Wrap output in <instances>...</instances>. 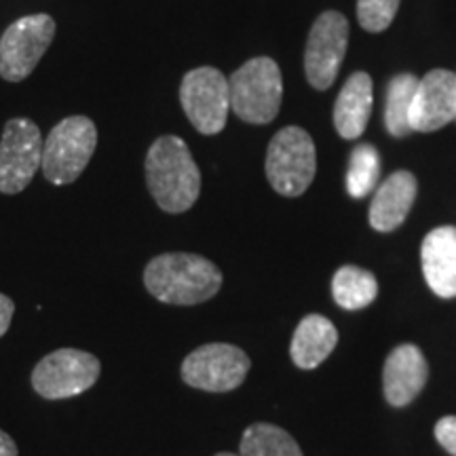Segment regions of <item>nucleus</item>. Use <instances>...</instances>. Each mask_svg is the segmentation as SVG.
Instances as JSON below:
<instances>
[{"instance_id":"obj_1","label":"nucleus","mask_w":456,"mask_h":456,"mask_svg":"<svg viewBox=\"0 0 456 456\" xmlns=\"http://www.w3.org/2000/svg\"><path fill=\"white\" fill-rule=\"evenodd\" d=\"M146 184L163 212L184 214L201 192V171L178 135H163L146 155Z\"/></svg>"},{"instance_id":"obj_2","label":"nucleus","mask_w":456,"mask_h":456,"mask_svg":"<svg viewBox=\"0 0 456 456\" xmlns=\"http://www.w3.org/2000/svg\"><path fill=\"white\" fill-rule=\"evenodd\" d=\"M146 289L165 305L192 306L214 298L222 273L212 260L197 254L171 252L152 258L144 269Z\"/></svg>"},{"instance_id":"obj_3","label":"nucleus","mask_w":456,"mask_h":456,"mask_svg":"<svg viewBox=\"0 0 456 456\" xmlns=\"http://www.w3.org/2000/svg\"><path fill=\"white\" fill-rule=\"evenodd\" d=\"M231 110L245 123L266 125L279 114L283 100V78L277 61L254 57L228 78Z\"/></svg>"},{"instance_id":"obj_4","label":"nucleus","mask_w":456,"mask_h":456,"mask_svg":"<svg viewBox=\"0 0 456 456\" xmlns=\"http://www.w3.org/2000/svg\"><path fill=\"white\" fill-rule=\"evenodd\" d=\"M98 146V129L87 117H68L51 129L43 144L41 169L51 184H72L87 167Z\"/></svg>"},{"instance_id":"obj_5","label":"nucleus","mask_w":456,"mask_h":456,"mask_svg":"<svg viewBox=\"0 0 456 456\" xmlns=\"http://www.w3.org/2000/svg\"><path fill=\"white\" fill-rule=\"evenodd\" d=\"M266 178L279 195L298 197L311 186L317 171L315 144L300 127L277 131L266 151Z\"/></svg>"},{"instance_id":"obj_6","label":"nucleus","mask_w":456,"mask_h":456,"mask_svg":"<svg viewBox=\"0 0 456 456\" xmlns=\"http://www.w3.org/2000/svg\"><path fill=\"white\" fill-rule=\"evenodd\" d=\"M102 374L100 359L89 351L57 349L32 370V389L43 399H70L89 391Z\"/></svg>"},{"instance_id":"obj_7","label":"nucleus","mask_w":456,"mask_h":456,"mask_svg":"<svg viewBox=\"0 0 456 456\" xmlns=\"http://www.w3.org/2000/svg\"><path fill=\"white\" fill-rule=\"evenodd\" d=\"M180 102L188 121L199 134L216 135L226 127L231 112V89L228 78L209 66L195 68L182 78Z\"/></svg>"},{"instance_id":"obj_8","label":"nucleus","mask_w":456,"mask_h":456,"mask_svg":"<svg viewBox=\"0 0 456 456\" xmlns=\"http://www.w3.org/2000/svg\"><path fill=\"white\" fill-rule=\"evenodd\" d=\"M252 362L248 353L226 342L199 346L182 362V380L192 389L228 393L243 385Z\"/></svg>"},{"instance_id":"obj_9","label":"nucleus","mask_w":456,"mask_h":456,"mask_svg":"<svg viewBox=\"0 0 456 456\" xmlns=\"http://www.w3.org/2000/svg\"><path fill=\"white\" fill-rule=\"evenodd\" d=\"M55 37V21L49 15H26L4 30L0 38V77L21 83L38 66Z\"/></svg>"},{"instance_id":"obj_10","label":"nucleus","mask_w":456,"mask_h":456,"mask_svg":"<svg viewBox=\"0 0 456 456\" xmlns=\"http://www.w3.org/2000/svg\"><path fill=\"white\" fill-rule=\"evenodd\" d=\"M41 129L28 118H11L0 140V192L26 191L43 163Z\"/></svg>"},{"instance_id":"obj_11","label":"nucleus","mask_w":456,"mask_h":456,"mask_svg":"<svg viewBox=\"0 0 456 456\" xmlns=\"http://www.w3.org/2000/svg\"><path fill=\"white\" fill-rule=\"evenodd\" d=\"M349 45V21L338 11H326L311 28L305 51V70L313 87H332Z\"/></svg>"},{"instance_id":"obj_12","label":"nucleus","mask_w":456,"mask_h":456,"mask_svg":"<svg viewBox=\"0 0 456 456\" xmlns=\"http://www.w3.org/2000/svg\"><path fill=\"white\" fill-rule=\"evenodd\" d=\"M454 118L456 74L450 70H431L425 78H419V87L410 108V129L431 134Z\"/></svg>"},{"instance_id":"obj_13","label":"nucleus","mask_w":456,"mask_h":456,"mask_svg":"<svg viewBox=\"0 0 456 456\" xmlns=\"http://www.w3.org/2000/svg\"><path fill=\"white\" fill-rule=\"evenodd\" d=\"M429 366L423 351L416 345H399L389 353L385 362L383 387L385 397L391 406H408L427 385Z\"/></svg>"},{"instance_id":"obj_14","label":"nucleus","mask_w":456,"mask_h":456,"mask_svg":"<svg viewBox=\"0 0 456 456\" xmlns=\"http://www.w3.org/2000/svg\"><path fill=\"white\" fill-rule=\"evenodd\" d=\"M423 275L431 292L440 298L456 296V228L440 226L431 231L420 245Z\"/></svg>"},{"instance_id":"obj_15","label":"nucleus","mask_w":456,"mask_h":456,"mask_svg":"<svg viewBox=\"0 0 456 456\" xmlns=\"http://www.w3.org/2000/svg\"><path fill=\"white\" fill-rule=\"evenodd\" d=\"M416 178L410 171H395L379 186L370 205V226L391 232L403 224L416 199Z\"/></svg>"},{"instance_id":"obj_16","label":"nucleus","mask_w":456,"mask_h":456,"mask_svg":"<svg viewBox=\"0 0 456 456\" xmlns=\"http://www.w3.org/2000/svg\"><path fill=\"white\" fill-rule=\"evenodd\" d=\"M372 78L366 72L351 74L334 106V127L345 140H355L368 127L372 114Z\"/></svg>"},{"instance_id":"obj_17","label":"nucleus","mask_w":456,"mask_h":456,"mask_svg":"<svg viewBox=\"0 0 456 456\" xmlns=\"http://www.w3.org/2000/svg\"><path fill=\"white\" fill-rule=\"evenodd\" d=\"M338 345V332L328 317L306 315L296 328L289 355L300 370L322 366Z\"/></svg>"},{"instance_id":"obj_18","label":"nucleus","mask_w":456,"mask_h":456,"mask_svg":"<svg viewBox=\"0 0 456 456\" xmlns=\"http://www.w3.org/2000/svg\"><path fill=\"white\" fill-rule=\"evenodd\" d=\"M376 294H379V283L370 271L359 269V266H342L336 271L332 279V296L342 309H363V306L372 305Z\"/></svg>"},{"instance_id":"obj_19","label":"nucleus","mask_w":456,"mask_h":456,"mask_svg":"<svg viewBox=\"0 0 456 456\" xmlns=\"http://www.w3.org/2000/svg\"><path fill=\"white\" fill-rule=\"evenodd\" d=\"M239 456H305L292 436L281 427L256 423L243 431Z\"/></svg>"},{"instance_id":"obj_20","label":"nucleus","mask_w":456,"mask_h":456,"mask_svg":"<svg viewBox=\"0 0 456 456\" xmlns=\"http://www.w3.org/2000/svg\"><path fill=\"white\" fill-rule=\"evenodd\" d=\"M416 87H419V78L406 72L393 77L389 87H387L385 125L395 138L412 134V129H410V108H412Z\"/></svg>"},{"instance_id":"obj_21","label":"nucleus","mask_w":456,"mask_h":456,"mask_svg":"<svg viewBox=\"0 0 456 456\" xmlns=\"http://www.w3.org/2000/svg\"><path fill=\"white\" fill-rule=\"evenodd\" d=\"M380 175V159L372 144H359L351 152L346 171V191L353 199H363L374 191Z\"/></svg>"},{"instance_id":"obj_22","label":"nucleus","mask_w":456,"mask_h":456,"mask_svg":"<svg viewBox=\"0 0 456 456\" xmlns=\"http://www.w3.org/2000/svg\"><path fill=\"white\" fill-rule=\"evenodd\" d=\"M402 0H357V20L366 32H383L395 20Z\"/></svg>"},{"instance_id":"obj_23","label":"nucleus","mask_w":456,"mask_h":456,"mask_svg":"<svg viewBox=\"0 0 456 456\" xmlns=\"http://www.w3.org/2000/svg\"><path fill=\"white\" fill-rule=\"evenodd\" d=\"M436 437L446 452L456 456V416H444L437 420Z\"/></svg>"},{"instance_id":"obj_24","label":"nucleus","mask_w":456,"mask_h":456,"mask_svg":"<svg viewBox=\"0 0 456 456\" xmlns=\"http://www.w3.org/2000/svg\"><path fill=\"white\" fill-rule=\"evenodd\" d=\"M13 313H15V302L9 298V296L0 294V338L7 334V330L11 328V322H13Z\"/></svg>"},{"instance_id":"obj_25","label":"nucleus","mask_w":456,"mask_h":456,"mask_svg":"<svg viewBox=\"0 0 456 456\" xmlns=\"http://www.w3.org/2000/svg\"><path fill=\"white\" fill-rule=\"evenodd\" d=\"M17 444L9 433H4L0 429V456H17Z\"/></svg>"},{"instance_id":"obj_26","label":"nucleus","mask_w":456,"mask_h":456,"mask_svg":"<svg viewBox=\"0 0 456 456\" xmlns=\"http://www.w3.org/2000/svg\"><path fill=\"white\" fill-rule=\"evenodd\" d=\"M216 456H237V454H231V452H220V454H216Z\"/></svg>"},{"instance_id":"obj_27","label":"nucleus","mask_w":456,"mask_h":456,"mask_svg":"<svg viewBox=\"0 0 456 456\" xmlns=\"http://www.w3.org/2000/svg\"><path fill=\"white\" fill-rule=\"evenodd\" d=\"M454 121H456V118H454Z\"/></svg>"}]
</instances>
